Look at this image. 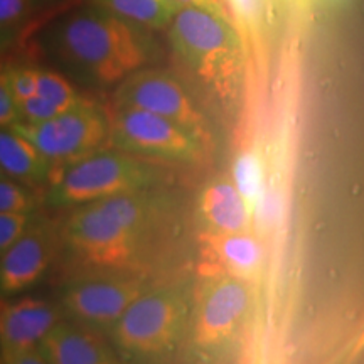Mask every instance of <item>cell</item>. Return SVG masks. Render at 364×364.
<instances>
[{
    "instance_id": "obj_4",
    "label": "cell",
    "mask_w": 364,
    "mask_h": 364,
    "mask_svg": "<svg viewBox=\"0 0 364 364\" xmlns=\"http://www.w3.org/2000/svg\"><path fill=\"white\" fill-rule=\"evenodd\" d=\"M167 33L172 51L198 78L216 83L233 70L238 38L223 12L179 6Z\"/></svg>"
},
{
    "instance_id": "obj_14",
    "label": "cell",
    "mask_w": 364,
    "mask_h": 364,
    "mask_svg": "<svg viewBox=\"0 0 364 364\" xmlns=\"http://www.w3.org/2000/svg\"><path fill=\"white\" fill-rule=\"evenodd\" d=\"M0 169L7 177L26 186L44 184L53 174L51 162L12 127L0 129Z\"/></svg>"
},
{
    "instance_id": "obj_6",
    "label": "cell",
    "mask_w": 364,
    "mask_h": 364,
    "mask_svg": "<svg viewBox=\"0 0 364 364\" xmlns=\"http://www.w3.org/2000/svg\"><path fill=\"white\" fill-rule=\"evenodd\" d=\"M12 129L33 142L51 162L53 172L73 161L105 149L110 142L108 115L88 100L41 124L16 122Z\"/></svg>"
},
{
    "instance_id": "obj_28",
    "label": "cell",
    "mask_w": 364,
    "mask_h": 364,
    "mask_svg": "<svg viewBox=\"0 0 364 364\" xmlns=\"http://www.w3.org/2000/svg\"><path fill=\"white\" fill-rule=\"evenodd\" d=\"M7 44V33L6 31H0V49Z\"/></svg>"
},
{
    "instance_id": "obj_22",
    "label": "cell",
    "mask_w": 364,
    "mask_h": 364,
    "mask_svg": "<svg viewBox=\"0 0 364 364\" xmlns=\"http://www.w3.org/2000/svg\"><path fill=\"white\" fill-rule=\"evenodd\" d=\"M33 223V213H0V258Z\"/></svg>"
},
{
    "instance_id": "obj_26",
    "label": "cell",
    "mask_w": 364,
    "mask_h": 364,
    "mask_svg": "<svg viewBox=\"0 0 364 364\" xmlns=\"http://www.w3.org/2000/svg\"><path fill=\"white\" fill-rule=\"evenodd\" d=\"M228 2L231 4L236 16L250 24L260 19L263 7H265V0H228Z\"/></svg>"
},
{
    "instance_id": "obj_2",
    "label": "cell",
    "mask_w": 364,
    "mask_h": 364,
    "mask_svg": "<svg viewBox=\"0 0 364 364\" xmlns=\"http://www.w3.org/2000/svg\"><path fill=\"white\" fill-rule=\"evenodd\" d=\"M188 290L181 285L145 289L110 332L120 358L156 363L174 356L188 332Z\"/></svg>"
},
{
    "instance_id": "obj_19",
    "label": "cell",
    "mask_w": 364,
    "mask_h": 364,
    "mask_svg": "<svg viewBox=\"0 0 364 364\" xmlns=\"http://www.w3.org/2000/svg\"><path fill=\"white\" fill-rule=\"evenodd\" d=\"M38 95L51 100L53 103L59 105L65 110H70V108L85 100L76 93V90L73 88V85L65 76H61L59 73L51 70H39Z\"/></svg>"
},
{
    "instance_id": "obj_7",
    "label": "cell",
    "mask_w": 364,
    "mask_h": 364,
    "mask_svg": "<svg viewBox=\"0 0 364 364\" xmlns=\"http://www.w3.org/2000/svg\"><path fill=\"white\" fill-rule=\"evenodd\" d=\"M66 240L81 260L103 270L134 265L144 241L100 201L75 208L66 223Z\"/></svg>"
},
{
    "instance_id": "obj_24",
    "label": "cell",
    "mask_w": 364,
    "mask_h": 364,
    "mask_svg": "<svg viewBox=\"0 0 364 364\" xmlns=\"http://www.w3.org/2000/svg\"><path fill=\"white\" fill-rule=\"evenodd\" d=\"M33 0H0V31L12 29L29 16Z\"/></svg>"
},
{
    "instance_id": "obj_1",
    "label": "cell",
    "mask_w": 364,
    "mask_h": 364,
    "mask_svg": "<svg viewBox=\"0 0 364 364\" xmlns=\"http://www.w3.org/2000/svg\"><path fill=\"white\" fill-rule=\"evenodd\" d=\"M48 49L75 78L100 88L117 86L149 61L140 31L97 4L58 21Z\"/></svg>"
},
{
    "instance_id": "obj_3",
    "label": "cell",
    "mask_w": 364,
    "mask_h": 364,
    "mask_svg": "<svg viewBox=\"0 0 364 364\" xmlns=\"http://www.w3.org/2000/svg\"><path fill=\"white\" fill-rule=\"evenodd\" d=\"M157 181L159 171L152 161L113 147L100 149L54 171L46 203L56 209L78 208L117 194L152 189Z\"/></svg>"
},
{
    "instance_id": "obj_27",
    "label": "cell",
    "mask_w": 364,
    "mask_h": 364,
    "mask_svg": "<svg viewBox=\"0 0 364 364\" xmlns=\"http://www.w3.org/2000/svg\"><path fill=\"white\" fill-rule=\"evenodd\" d=\"M174 2L179 4V6H198V7L211 9V11L223 12L218 0H174Z\"/></svg>"
},
{
    "instance_id": "obj_12",
    "label": "cell",
    "mask_w": 364,
    "mask_h": 364,
    "mask_svg": "<svg viewBox=\"0 0 364 364\" xmlns=\"http://www.w3.org/2000/svg\"><path fill=\"white\" fill-rule=\"evenodd\" d=\"M54 238L46 225L31 223L0 258V299L19 297L43 280L53 262Z\"/></svg>"
},
{
    "instance_id": "obj_10",
    "label": "cell",
    "mask_w": 364,
    "mask_h": 364,
    "mask_svg": "<svg viewBox=\"0 0 364 364\" xmlns=\"http://www.w3.org/2000/svg\"><path fill=\"white\" fill-rule=\"evenodd\" d=\"M59 309L36 297L0 299L2 363L46 364L39 348L59 321Z\"/></svg>"
},
{
    "instance_id": "obj_5",
    "label": "cell",
    "mask_w": 364,
    "mask_h": 364,
    "mask_svg": "<svg viewBox=\"0 0 364 364\" xmlns=\"http://www.w3.org/2000/svg\"><path fill=\"white\" fill-rule=\"evenodd\" d=\"M113 149L147 161L191 164L201 157V140L181 125L142 108L113 105L108 113Z\"/></svg>"
},
{
    "instance_id": "obj_25",
    "label": "cell",
    "mask_w": 364,
    "mask_h": 364,
    "mask_svg": "<svg viewBox=\"0 0 364 364\" xmlns=\"http://www.w3.org/2000/svg\"><path fill=\"white\" fill-rule=\"evenodd\" d=\"M19 120V108H17L16 98H14L11 85H9L7 70H0V129L12 127Z\"/></svg>"
},
{
    "instance_id": "obj_15",
    "label": "cell",
    "mask_w": 364,
    "mask_h": 364,
    "mask_svg": "<svg viewBox=\"0 0 364 364\" xmlns=\"http://www.w3.org/2000/svg\"><path fill=\"white\" fill-rule=\"evenodd\" d=\"M199 215L215 233H238L248 228L250 203L235 182L215 181L203 191Z\"/></svg>"
},
{
    "instance_id": "obj_13",
    "label": "cell",
    "mask_w": 364,
    "mask_h": 364,
    "mask_svg": "<svg viewBox=\"0 0 364 364\" xmlns=\"http://www.w3.org/2000/svg\"><path fill=\"white\" fill-rule=\"evenodd\" d=\"M46 364H115L120 354L110 338L76 321H59L39 348Z\"/></svg>"
},
{
    "instance_id": "obj_9",
    "label": "cell",
    "mask_w": 364,
    "mask_h": 364,
    "mask_svg": "<svg viewBox=\"0 0 364 364\" xmlns=\"http://www.w3.org/2000/svg\"><path fill=\"white\" fill-rule=\"evenodd\" d=\"M144 290L145 282L130 273L90 277L66 287L63 309L73 321L110 336L124 312Z\"/></svg>"
},
{
    "instance_id": "obj_17",
    "label": "cell",
    "mask_w": 364,
    "mask_h": 364,
    "mask_svg": "<svg viewBox=\"0 0 364 364\" xmlns=\"http://www.w3.org/2000/svg\"><path fill=\"white\" fill-rule=\"evenodd\" d=\"M213 250L228 268L238 273L257 270L262 263L263 250L253 236L238 233H215L211 238Z\"/></svg>"
},
{
    "instance_id": "obj_23",
    "label": "cell",
    "mask_w": 364,
    "mask_h": 364,
    "mask_svg": "<svg viewBox=\"0 0 364 364\" xmlns=\"http://www.w3.org/2000/svg\"><path fill=\"white\" fill-rule=\"evenodd\" d=\"M7 76L16 103H21L38 95V68H11V70H7Z\"/></svg>"
},
{
    "instance_id": "obj_29",
    "label": "cell",
    "mask_w": 364,
    "mask_h": 364,
    "mask_svg": "<svg viewBox=\"0 0 364 364\" xmlns=\"http://www.w3.org/2000/svg\"><path fill=\"white\" fill-rule=\"evenodd\" d=\"M2 177H7L6 174H4V172H2V169H0V179H2Z\"/></svg>"
},
{
    "instance_id": "obj_20",
    "label": "cell",
    "mask_w": 364,
    "mask_h": 364,
    "mask_svg": "<svg viewBox=\"0 0 364 364\" xmlns=\"http://www.w3.org/2000/svg\"><path fill=\"white\" fill-rule=\"evenodd\" d=\"M34 194L29 186L11 177L0 179V213H33Z\"/></svg>"
},
{
    "instance_id": "obj_21",
    "label": "cell",
    "mask_w": 364,
    "mask_h": 364,
    "mask_svg": "<svg viewBox=\"0 0 364 364\" xmlns=\"http://www.w3.org/2000/svg\"><path fill=\"white\" fill-rule=\"evenodd\" d=\"M17 108H19L21 120L27 122V124H41V122L53 120V118L66 112L65 108L53 103L51 100L41 97V95H34V97L17 103Z\"/></svg>"
},
{
    "instance_id": "obj_16",
    "label": "cell",
    "mask_w": 364,
    "mask_h": 364,
    "mask_svg": "<svg viewBox=\"0 0 364 364\" xmlns=\"http://www.w3.org/2000/svg\"><path fill=\"white\" fill-rule=\"evenodd\" d=\"M95 4L136 29L147 31L167 29L179 9L174 0H95Z\"/></svg>"
},
{
    "instance_id": "obj_18",
    "label": "cell",
    "mask_w": 364,
    "mask_h": 364,
    "mask_svg": "<svg viewBox=\"0 0 364 364\" xmlns=\"http://www.w3.org/2000/svg\"><path fill=\"white\" fill-rule=\"evenodd\" d=\"M233 182L250 204L257 203L260 196L265 193L262 164L253 154H245V156L238 157L235 164Z\"/></svg>"
},
{
    "instance_id": "obj_30",
    "label": "cell",
    "mask_w": 364,
    "mask_h": 364,
    "mask_svg": "<svg viewBox=\"0 0 364 364\" xmlns=\"http://www.w3.org/2000/svg\"><path fill=\"white\" fill-rule=\"evenodd\" d=\"M0 363H2V351H0Z\"/></svg>"
},
{
    "instance_id": "obj_8",
    "label": "cell",
    "mask_w": 364,
    "mask_h": 364,
    "mask_svg": "<svg viewBox=\"0 0 364 364\" xmlns=\"http://www.w3.org/2000/svg\"><path fill=\"white\" fill-rule=\"evenodd\" d=\"M113 105L142 108L181 125L199 140L203 117L177 76L159 68H140L117 85Z\"/></svg>"
},
{
    "instance_id": "obj_11",
    "label": "cell",
    "mask_w": 364,
    "mask_h": 364,
    "mask_svg": "<svg viewBox=\"0 0 364 364\" xmlns=\"http://www.w3.org/2000/svg\"><path fill=\"white\" fill-rule=\"evenodd\" d=\"M248 307L250 290L241 280L209 282L196 307L194 343L201 348H209L228 338L245 317Z\"/></svg>"
}]
</instances>
